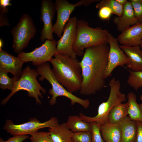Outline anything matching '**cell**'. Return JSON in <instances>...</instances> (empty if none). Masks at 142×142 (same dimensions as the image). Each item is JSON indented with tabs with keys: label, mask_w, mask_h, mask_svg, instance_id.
I'll return each mask as SVG.
<instances>
[{
	"label": "cell",
	"mask_w": 142,
	"mask_h": 142,
	"mask_svg": "<svg viewBox=\"0 0 142 142\" xmlns=\"http://www.w3.org/2000/svg\"><path fill=\"white\" fill-rule=\"evenodd\" d=\"M99 1V0H81L73 4L67 0H56L54 4L57 12V18L53 25L54 33L59 38L61 37L64 27L70 19L71 14L76 7L87 6L93 3Z\"/></svg>",
	"instance_id": "9"
},
{
	"label": "cell",
	"mask_w": 142,
	"mask_h": 142,
	"mask_svg": "<svg viewBox=\"0 0 142 142\" xmlns=\"http://www.w3.org/2000/svg\"><path fill=\"white\" fill-rule=\"evenodd\" d=\"M104 6L110 8L112 11L113 14L118 16H120L122 14L124 6L118 3L116 0H102L96 4L95 7L99 9Z\"/></svg>",
	"instance_id": "24"
},
{
	"label": "cell",
	"mask_w": 142,
	"mask_h": 142,
	"mask_svg": "<svg viewBox=\"0 0 142 142\" xmlns=\"http://www.w3.org/2000/svg\"><path fill=\"white\" fill-rule=\"evenodd\" d=\"M16 81L14 77L10 78L7 73L0 69V88L2 90L8 89L12 90Z\"/></svg>",
	"instance_id": "26"
},
{
	"label": "cell",
	"mask_w": 142,
	"mask_h": 142,
	"mask_svg": "<svg viewBox=\"0 0 142 142\" xmlns=\"http://www.w3.org/2000/svg\"><path fill=\"white\" fill-rule=\"evenodd\" d=\"M109 49L108 44L85 49L81 61L83 80L79 91L82 95L95 94L105 86V72Z\"/></svg>",
	"instance_id": "1"
},
{
	"label": "cell",
	"mask_w": 142,
	"mask_h": 142,
	"mask_svg": "<svg viewBox=\"0 0 142 142\" xmlns=\"http://www.w3.org/2000/svg\"><path fill=\"white\" fill-rule=\"evenodd\" d=\"M5 14L0 12V26L6 25L7 26H9L10 24L5 16Z\"/></svg>",
	"instance_id": "35"
},
{
	"label": "cell",
	"mask_w": 142,
	"mask_h": 142,
	"mask_svg": "<svg viewBox=\"0 0 142 142\" xmlns=\"http://www.w3.org/2000/svg\"><path fill=\"white\" fill-rule=\"evenodd\" d=\"M129 73L127 82L136 91L142 88V71H133L127 69Z\"/></svg>",
	"instance_id": "25"
},
{
	"label": "cell",
	"mask_w": 142,
	"mask_h": 142,
	"mask_svg": "<svg viewBox=\"0 0 142 142\" xmlns=\"http://www.w3.org/2000/svg\"><path fill=\"white\" fill-rule=\"evenodd\" d=\"M135 16L138 23H142V0H130Z\"/></svg>",
	"instance_id": "30"
},
{
	"label": "cell",
	"mask_w": 142,
	"mask_h": 142,
	"mask_svg": "<svg viewBox=\"0 0 142 142\" xmlns=\"http://www.w3.org/2000/svg\"><path fill=\"white\" fill-rule=\"evenodd\" d=\"M140 99L142 101V94H141L140 96Z\"/></svg>",
	"instance_id": "40"
},
{
	"label": "cell",
	"mask_w": 142,
	"mask_h": 142,
	"mask_svg": "<svg viewBox=\"0 0 142 142\" xmlns=\"http://www.w3.org/2000/svg\"><path fill=\"white\" fill-rule=\"evenodd\" d=\"M102 136L106 142H120L121 131L119 124L107 122L101 125Z\"/></svg>",
	"instance_id": "19"
},
{
	"label": "cell",
	"mask_w": 142,
	"mask_h": 142,
	"mask_svg": "<svg viewBox=\"0 0 142 142\" xmlns=\"http://www.w3.org/2000/svg\"><path fill=\"white\" fill-rule=\"evenodd\" d=\"M24 63L17 57H15L2 49L0 50V69L7 73H10L16 81L21 78L22 68Z\"/></svg>",
	"instance_id": "14"
},
{
	"label": "cell",
	"mask_w": 142,
	"mask_h": 142,
	"mask_svg": "<svg viewBox=\"0 0 142 142\" xmlns=\"http://www.w3.org/2000/svg\"><path fill=\"white\" fill-rule=\"evenodd\" d=\"M77 35L73 49L77 56H83L85 49L105 44H108L106 29L98 27L95 28L90 27L88 22L84 20L77 19Z\"/></svg>",
	"instance_id": "3"
},
{
	"label": "cell",
	"mask_w": 142,
	"mask_h": 142,
	"mask_svg": "<svg viewBox=\"0 0 142 142\" xmlns=\"http://www.w3.org/2000/svg\"><path fill=\"white\" fill-rule=\"evenodd\" d=\"M108 41L109 49L108 63L104 75L105 79L111 75L114 69L118 66L124 67L129 61L125 53L120 48L117 38L109 33Z\"/></svg>",
	"instance_id": "12"
},
{
	"label": "cell",
	"mask_w": 142,
	"mask_h": 142,
	"mask_svg": "<svg viewBox=\"0 0 142 142\" xmlns=\"http://www.w3.org/2000/svg\"><path fill=\"white\" fill-rule=\"evenodd\" d=\"M29 138L31 142H53L49 131H38Z\"/></svg>",
	"instance_id": "28"
},
{
	"label": "cell",
	"mask_w": 142,
	"mask_h": 142,
	"mask_svg": "<svg viewBox=\"0 0 142 142\" xmlns=\"http://www.w3.org/2000/svg\"><path fill=\"white\" fill-rule=\"evenodd\" d=\"M59 124L57 118L51 117L49 120L42 122L37 118H31L29 121L23 123L14 124L11 120L7 119L3 128L7 132L14 135H32L40 129L50 128Z\"/></svg>",
	"instance_id": "8"
},
{
	"label": "cell",
	"mask_w": 142,
	"mask_h": 142,
	"mask_svg": "<svg viewBox=\"0 0 142 142\" xmlns=\"http://www.w3.org/2000/svg\"><path fill=\"white\" fill-rule=\"evenodd\" d=\"M92 133L91 142H104L100 131L101 125L95 122H90Z\"/></svg>",
	"instance_id": "29"
},
{
	"label": "cell",
	"mask_w": 142,
	"mask_h": 142,
	"mask_svg": "<svg viewBox=\"0 0 142 142\" xmlns=\"http://www.w3.org/2000/svg\"><path fill=\"white\" fill-rule=\"evenodd\" d=\"M123 7L121 15L116 17L113 19L114 23L116 25L118 31L121 32L128 27L138 23L130 2L128 1Z\"/></svg>",
	"instance_id": "16"
},
{
	"label": "cell",
	"mask_w": 142,
	"mask_h": 142,
	"mask_svg": "<svg viewBox=\"0 0 142 142\" xmlns=\"http://www.w3.org/2000/svg\"><path fill=\"white\" fill-rule=\"evenodd\" d=\"M109 85L110 92L109 97L106 101L100 104L97 114L94 117H90L80 113L79 116L82 120L88 123L95 122L102 125L108 121V115L112 109L126 100L125 94L120 91V83L119 80L113 78L109 81Z\"/></svg>",
	"instance_id": "6"
},
{
	"label": "cell",
	"mask_w": 142,
	"mask_h": 142,
	"mask_svg": "<svg viewBox=\"0 0 142 142\" xmlns=\"http://www.w3.org/2000/svg\"><path fill=\"white\" fill-rule=\"evenodd\" d=\"M128 99L129 116L131 120L142 122V112L140 104L137 103L136 96L133 92H129L127 95Z\"/></svg>",
	"instance_id": "22"
},
{
	"label": "cell",
	"mask_w": 142,
	"mask_h": 142,
	"mask_svg": "<svg viewBox=\"0 0 142 142\" xmlns=\"http://www.w3.org/2000/svg\"><path fill=\"white\" fill-rule=\"evenodd\" d=\"M128 103H121L114 106L108 115V122L119 124L128 114Z\"/></svg>",
	"instance_id": "21"
},
{
	"label": "cell",
	"mask_w": 142,
	"mask_h": 142,
	"mask_svg": "<svg viewBox=\"0 0 142 142\" xmlns=\"http://www.w3.org/2000/svg\"><path fill=\"white\" fill-rule=\"evenodd\" d=\"M65 123L68 128L73 132L91 130L90 123L84 121L79 115L69 116Z\"/></svg>",
	"instance_id": "23"
},
{
	"label": "cell",
	"mask_w": 142,
	"mask_h": 142,
	"mask_svg": "<svg viewBox=\"0 0 142 142\" xmlns=\"http://www.w3.org/2000/svg\"><path fill=\"white\" fill-rule=\"evenodd\" d=\"M3 45V42L2 39H0V50L2 49V46Z\"/></svg>",
	"instance_id": "37"
},
{
	"label": "cell",
	"mask_w": 142,
	"mask_h": 142,
	"mask_svg": "<svg viewBox=\"0 0 142 142\" xmlns=\"http://www.w3.org/2000/svg\"><path fill=\"white\" fill-rule=\"evenodd\" d=\"M40 20L42 21L43 26L41 31L40 40L44 42L45 40L54 39L52 21L56 11L54 4L51 0H42L40 5Z\"/></svg>",
	"instance_id": "13"
},
{
	"label": "cell",
	"mask_w": 142,
	"mask_h": 142,
	"mask_svg": "<svg viewBox=\"0 0 142 142\" xmlns=\"http://www.w3.org/2000/svg\"><path fill=\"white\" fill-rule=\"evenodd\" d=\"M140 47L141 49L142 50V43H141V44H140Z\"/></svg>",
	"instance_id": "39"
},
{
	"label": "cell",
	"mask_w": 142,
	"mask_h": 142,
	"mask_svg": "<svg viewBox=\"0 0 142 142\" xmlns=\"http://www.w3.org/2000/svg\"><path fill=\"white\" fill-rule=\"evenodd\" d=\"M77 21L76 17H71L65 26L63 34L57 41L56 54H65L72 58H76L73 47L76 37Z\"/></svg>",
	"instance_id": "11"
},
{
	"label": "cell",
	"mask_w": 142,
	"mask_h": 142,
	"mask_svg": "<svg viewBox=\"0 0 142 142\" xmlns=\"http://www.w3.org/2000/svg\"><path fill=\"white\" fill-rule=\"evenodd\" d=\"M113 12L112 10L108 7H103L99 9V17L102 20H108Z\"/></svg>",
	"instance_id": "31"
},
{
	"label": "cell",
	"mask_w": 142,
	"mask_h": 142,
	"mask_svg": "<svg viewBox=\"0 0 142 142\" xmlns=\"http://www.w3.org/2000/svg\"><path fill=\"white\" fill-rule=\"evenodd\" d=\"M57 41L46 39L40 46L29 52L22 51L18 54L17 57L24 63L32 62L37 66L47 62H50L52 57L56 54Z\"/></svg>",
	"instance_id": "10"
},
{
	"label": "cell",
	"mask_w": 142,
	"mask_h": 142,
	"mask_svg": "<svg viewBox=\"0 0 142 142\" xmlns=\"http://www.w3.org/2000/svg\"><path fill=\"white\" fill-rule=\"evenodd\" d=\"M39 75L37 70L31 69L27 66L23 70L22 74L19 80L15 81L12 90L9 94L1 102L4 105L8 101L15 93L21 90H25L28 92L29 97L34 98L37 105H41L42 102L39 97L42 99L43 94H45L46 89L43 88L38 82L37 77Z\"/></svg>",
	"instance_id": "5"
},
{
	"label": "cell",
	"mask_w": 142,
	"mask_h": 142,
	"mask_svg": "<svg viewBox=\"0 0 142 142\" xmlns=\"http://www.w3.org/2000/svg\"><path fill=\"white\" fill-rule=\"evenodd\" d=\"M28 138L29 136L27 135H15L6 141L0 138V142H23Z\"/></svg>",
	"instance_id": "32"
},
{
	"label": "cell",
	"mask_w": 142,
	"mask_h": 142,
	"mask_svg": "<svg viewBox=\"0 0 142 142\" xmlns=\"http://www.w3.org/2000/svg\"><path fill=\"white\" fill-rule=\"evenodd\" d=\"M137 132L136 142H142V122L136 121Z\"/></svg>",
	"instance_id": "34"
},
{
	"label": "cell",
	"mask_w": 142,
	"mask_h": 142,
	"mask_svg": "<svg viewBox=\"0 0 142 142\" xmlns=\"http://www.w3.org/2000/svg\"><path fill=\"white\" fill-rule=\"evenodd\" d=\"M116 1L119 4L123 6L128 1L127 0H116Z\"/></svg>",
	"instance_id": "36"
},
{
	"label": "cell",
	"mask_w": 142,
	"mask_h": 142,
	"mask_svg": "<svg viewBox=\"0 0 142 142\" xmlns=\"http://www.w3.org/2000/svg\"><path fill=\"white\" fill-rule=\"evenodd\" d=\"M129 60L127 69L133 71H142V50L140 46L119 45Z\"/></svg>",
	"instance_id": "17"
},
{
	"label": "cell",
	"mask_w": 142,
	"mask_h": 142,
	"mask_svg": "<svg viewBox=\"0 0 142 142\" xmlns=\"http://www.w3.org/2000/svg\"><path fill=\"white\" fill-rule=\"evenodd\" d=\"M10 0H0V12L5 14L8 12V6H11Z\"/></svg>",
	"instance_id": "33"
},
{
	"label": "cell",
	"mask_w": 142,
	"mask_h": 142,
	"mask_svg": "<svg viewBox=\"0 0 142 142\" xmlns=\"http://www.w3.org/2000/svg\"><path fill=\"white\" fill-rule=\"evenodd\" d=\"M119 124L121 131L120 142H136V121L131 120L127 116Z\"/></svg>",
	"instance_id": "18"
},
{
	"label": "cell",
	"mask_w": 142,
	"mask_h": 142,
	"mask_svg": "<svg viewBox=\"0 0 142 142\" xmlns=\"http://www.w3.org/2000/svg\"><path fill=\"white\" fill-rule=\"evenodd\" d=\"M92 136L91 131L73 132L72 139L73 142H91Z\"/></svg>",
	"instance_id": "27"
},
{
	"label": "cell",
	"mask_w": 142,
	"mask_h": 142,
	"mask_svg": "<svg viewBox=\"0 0 142 142\" xmlns=\"http://www.w3.org/2000/svg\"><path fill=\"white\" fill-rule=\"evenodd\" d=\"M50 136L53 142H73L72 132L64 123L49 128Z\"/></svg>",
	"instance_id": "20"
},
{
	"label": "cell",
	"mask_w": 142,
	"mask_h": 142,
	"mask_svg": "<svg viewBox=\"0 0 142 142\" xmlns=\"http://www.w3.org/2000/svg\"><path fill=\"white\" fill-rule=\"evenodd\" d=\"M37 70L40 75L39 80L43 81L45 79L52 86V88L49 90V93L52 96L49 101L50 105H54L56 104L57 97L63 96L70 99L72 105L77 103L85 109L89 107L90 103L89 100L78 97L68 92L60 84L55 78L48 63L47 62L37 66Z\"/></svg>",
	"instance_id": "4"
},
{
	"label": "cell",
	"mask_w": 142,
	"mask_h": 142,
	"mask_svg": "<svg viewBox=\"0 0 142 142\" xmlns=\"http://www.w3.org/2000/svg\"><path fill=\"white\" fill-rule=\"evenodd\" d=\"M37 31L32 18L27 13L23 14L19 22L11 31L13 36L12 47L14 52L18 54L22 52L31 40L34 37Z\"/></svg>",
	"instance_id": "7"
},
{
	"label": "cell",
	"mask_w": 142,
	"mask_h": 142,
	"mask_svg": "<svg viewBox=\"0 0 142 142\" xmlns=\"http://www.w3.org/2000/svg\"><path fill=\"white\" fill-rule=\"evenodd\" d=\"M117 38L122 45L140 46L142 42V23H138L127 28L122 32Z\"/></svg>",
	"instance_id": "15"
},
{
	"label": "cell",
	"mask_w": 142,
	"mask_h": 142,
	"mask_svg": "<svg viewBox=\"0 0 142 142\" xmlns=\"http://www.w3.org/2000/svg\"><path fill=\"white\" fill-rule=\"evenodd\" d=\"M140 109L141 110V111L142 112V103L140 104Z\"/></svg>",
	"instance_id": "38"
},
{
	"label": "cell",
	"mask_w": 142,
	"mask_h": 142,
	"mask_svg": "<svg viewBox=\"0 0 142 142\" xmlns=\"http://www.w3.org/2000/svg\"><path fill=\"white\" fill-rule=\"evenodd\" d=\"M54 56L50 62L56 79L69 92L79 91L83 80L80 62L67 55L56 54Z\"/></svg>",
	"instance_id": "2"
}]
</instances>
